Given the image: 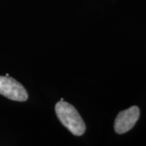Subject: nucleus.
<instances>
[{"mask_svg":"<svg viewBox=\"0 0 146 146\" xmlns=\"http://www.w3.org/2000/svg\"><path fill=\"white\" fill-rule=\"evenodd\" d=\"M0 94L17 102H25L29 97L25 87L9 76H0Z\"/></svg>","mask_w":146,"mask_h":146,"instance_id":"f03ea898","label":"nucleus"},{"mask_svg":"<svg viewBox=\"0 0 146 146\" xmlns=\"http://www.w3.org/2000/svg\"><path fill=\"white\" fill-rule=\"evenodd\" d=\"M55 113L58 119L75 136H81L85 131V123L78 111L64 101L58 102L55 106Z\"/></svg>","mask_w":146,"mask_h":146,"instance_id":"f257e3e1","label":"nucleus"},{"mask_svg":"<svg viewBox=\"0 0 146 146\" xmlns=\"http://www.w3.org/2000/svg\"><path fill=\"white\" fill-rule=\"evenodd\" d=\"M139 117L140 109L136 106L121 111L115 119V131L118 134H123L130 131L138 121Z\"/></svg>","mask_w":146,"mask_h":146,"instance_id":"7ed1b4c3","label":"nucleus"}]
</instances>
